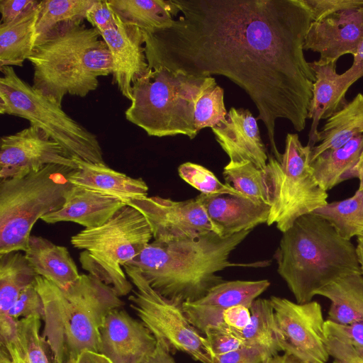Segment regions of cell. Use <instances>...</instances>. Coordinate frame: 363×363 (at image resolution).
I'll return each instance as SVG.
<instances>
[{"label": "cell", "mask_w": 363, "mask_h": 363, "mask_svg": "<svg viewBox=\"0 0 363 363\" xmlns=\"http://www.w3.org/2000/svg\"><path fill=\"white\" fill-rule=\"evenodd\" d=\"M277 332L281 352L302 363H326L329 359L321 306L272 296Z\"/></svg>", "instance_id": "cell-12"}, {"label": "cell", "mask_w": 363, "mask_h": 363, "mask_svg": "<svg viewBox=\"0 0 363 363\" xmlns=\"http://www.w3.org/2000/svg\"><path fill=\"white\" fill-rule=\"evenodd\" d=\"M357 237L358 244L363 247V224Z\"/></svg>", "instance_id": "cell-53"}, {"label": "cell", "mask_w": 363, "mask_h": 363, "mask_svg": "<svg viewBox=\"0 0 363 363\" xmlns=\"http://www.w3.org/2000/svg\"><path fill=\"white\" fill-rule=\"evenodd\" d=\"M123 268L135 287L128 297L130 306L157 341L172 354L182 352L201 363H213L206 337L189 322L182 303L155 291L138 268L130 264Z\"/></svg>", "instance_id": "cell-11"}, {"label": "cell", "mask_w": 363, "mask_h": 363, "mask_svg": "<svg viewBox=\"0 0 363 363\" xmlns=\"http://www.w3.org/2000/svg\"><path fill=\"white\" fill-rule=\"evenodd\" d=\"M265 363H302L294 357L286 353L277 354L269 358Z\"/></svg>", "instance_id": "cell-51"}, {"label": "cell", "mask_w": 363, "mask_h": 363, "mask_svg": "<svg viewBox=\"0 0 363 363\" xmlns=\"http://www.w3.org/2000/svg\"><path fill=\"white\" fill-rule=\"evenodd\" d=\"M25 255L37 275L61 289L69 287L80 277L68 250L43 237L30 236Z\"/></svg>", "instance_id": "cell-24"}, {"label": "cell", "mask_w": 363, "mask_h": 363, "mask_svg": "<svg viewBox=\"0 0 363 363\" xmlns=\"http://www.w3.org/2000/svg\"><path fill=\"white\" fill-rule=\"evenodd\" d=\"M357 252L358 255V258H359L361 269H362V274H363V247L361 245L357 244Z\"/></svg>", "instance_id": "cell-52"}, {"label": "cell", "mask_w": 363, "mask_h": 363, "mask_svg": "<svg viewBox=\"0 0 363 363\" xmlns=\"http://www.w3.org/2000/svg\"><path fill=\"white\" fill-rule=\"evenodd\" d=\"M312 13L313 21L335 13L363 7V0H303Z\"/></svg>", "instance_id": "cell-41"}, {"label": "cell", "mask_w": 363, "mask_h": 363, "mask_svg": "<svg viewBox=\"0 0 363 363\" xmlns=\"http://www.w3.org/2000/svg\"><path fill=\"white\" fill-rule=\"evenodd\" d=\"M0 113L18 116L43 130L72 159L105 163L96 135L70 117L59 105L22 79L13 67L0 68Z\"/></svg>", "instance_id": "cell-9"}, {"label": "cell", "mask_w": 363, "mask_h": 363, "mask_svg": "<svg viewBox=\"0 0 363 363\" xmlns=\"http://www.w3.org/2000/svg\"><path fill=\"white\" fill-rule=\"evenodd\" d=\"M363 148V133L357 135L341 147L328 150L311 162L313 176L325 191L348 179Z\"/></svg>", "instance_id": "cell-29"}, {"label": "cell", "mask_w": 363, "mask_h": 363, "mask_svg": "<svg viewBox=\"0 0 363 363\" xmlns=\"http://www.w3.org/2000/svg\"><path fill=\"white\" fill-rule=\"evenodd\" d=\"M101 354L112 363H143L153 353L157 340L140 320L121 308L112 310L100 330Z\"/></svg>", "instance_id": "cell-16"}, {"label": "cell", "mask_w": 363, "mask_h": 363, "mask_svg": "<svg viewBox=\"0 0 363 363\" xmlns=\"http://www.w3.org/2000/svg\"><path fill=\"white\" fill-rule=\"evenodd\" d=\"M178 173L184 181L201 194H229L247 198L231 186L222 183L211 171L202 165L190 162H184L178 167Z\"/></svg>", "instance_id": "cell-37"}, {"label": "cell", "mask_w": 363, "mask_h": 363, "mask_svg": "<svg viewBox=\"0 0 363 363\" xmlns=\"http://www.w3.org/2000/svg\"><path fill=\"white\" fill-rule=\"evenodd\" d=\"M331 303L327 320L348 325L363 321V274L354 272L342 277L315 293Z\"/></svg>", "instance_id": "cell-25"}, {"label": "cell", "mask_w": 363, "mask_h": 363, "mask_svg": "<svg viewBox=\"0 0 363 363\" xmlns=\"http://www.w3.org/2000/svg\"><path fill=\"white\" fill-rule=\"evenodd\" d=\"M353 57L352 66L343 72L345 78L352 84L363 77V41Z\"/></svg>", "instance_id": "cell-47"}, {"label": "cell", "mask_w": 363, "mask_h": 363, "mask_svg": "<svg viewBox=\"0 0 363 363\" xmlns=\"http://www.w3.org/2000/svg\"><path fill=\"white\" fill-rule=\"evenodd\" d=\"M152 238L144 216L125 205L104 224L85 228L70 241L74 247L83 250L79 254L82 269L121 297L133 290L123 267L135 258Z\"/></svg>", "instance_id": "cell-8"}, {"label": "cell", "mask_w": 363, "mask_h": 363, "mask_svg": "<svg viewBox=\"0 0 363 363\" xmlns=\"http://www.w3.org/2000/svg\"><path fill=\"white\" fill-rule=\"evenodd\" d=\"M116 17V24L100 35L111 55L113 82L122 95L131 101L133 83L148 70L144 32Z\"/></svg>", "instance_id": "cell-17"}, {"label": "cell", "mask_w": 363, "mask_h": 363, "mask_svg": "<svg viewBox=\"0 0 363 363\" xmlns=\"http://www.w3.org/2000/svg\"><path fill=\"white\" fill-rule=\"evenodd\" d=\"M42 318L17 320L15 331L0 338V363H54L52 350L40 334Z\"/></svg>", "instance_id": "cell-23"}, {"label": "cell", "mask_w": 363, "mask_h": 363, "mask_svg": "<svg viewBox=\"0 0 363 363\" xmlns=\"http://www.w3.org/2000/svg\"><path fill=\"white\" fill-rule=\"evenodd\" d=\"M143 363H176V362L172 354L162 344L157 342L155 351Z\"/></svg>", "instance_id": "cell-48"}, {"label": "cell", "mask_w": 363, "mask_h": 363, "mask_svg": "<svg viewBox=\"0 0 363 363\" xmlns=\"http://www.w3.org/2000/svg\"><path fill=\"white\" fill-rule=\"evenodd\" d=\"M203 335L208 340L213 357L244 347L242 341L229 328H208Z\"/></svg>", "instance_id": "cell-40"}, {"label": "cell", "mask_w": 363, "mask_h": 363, "mask_svg": "<svg viewBox=\"0 0 363 363\" xmlns=\"http://www.w3.org/2000/svg\"><path fill=\"white\" fill-rule=\"evenodd\" d=\"M125 205L116 199L74 185L62 207L40 219L46 223L69 221L92 228L104 224Z\"/></svg>", "instance_id": "cell-22"}, {"label": "cell", "mask_w": 363, "mask_h": 363, "mask_svg": "<svg viewBox=\"0 0 363 363\" xmlns=\"http://www.w3.org/2000/svg\"><path fill=\"white\" fill-rule=\"evenodd\" d=\"M274 258L298 303L311 301L318 290L342 277L362 274L357 247L314 213L282 233Z\"/></svg>", "instance_id": "cell-4"}, {"label": "cell", "mask_w": 363, "mask_h": 363, "mask_svg": "<svg viewBox=\"0 0 363 363\" xmlns=\"http://www.w3.org/2000/svg\"><path fill=\"white\" fill-rule=\"evenodd\" d=\"M28 60L33 88L61 106L66 94L85 97L98 88L99 77L113 72L111 55L100 33L84 23L36 44Z\"/></svg>", "instance_id": "cell-5"}, {"label": "cell", "mask_w": 363, "mask_h": 363, "mask_svg": "<svg viewBox=\"0 0 363 363\" xmlns=\"http://www.w3.org/2000/svg\"><path fill=\"white\" fill-rule=\"evenodd\" d=\"M124 23L152 33L170 27L177 17L172 0H107Z\"/></svg>", "instance_id": "cell-27"}, {"label": "cell", "mask_w": 363, "mask_h": 363, "mask_svg": "<svg viewBox=\"0 0 363 363\" xmlns=\"http://www.w3.org/2000/svg\"><path fill=\"white\" fill-rule=\"evenodd\" d=\"M325 333L328 352L333 359V363H363V350L341 336Z\"/></svg>", "instance_id": "cell-39"}, {"label": "cell", "mask_w": 363, "mask_h": 363, "mask_svg": "<svg viewBox=\"0 0 363 363\" xmlns=\"http://www.w3.org/2000/svg\"><path fill=\"white\" fill-rule=\"evenodd\" d=\"M251 313L249 308L235 306L224 310L223 323L227 328L242 330L250 323Z\"/></svg>", "instance_id": "cell-46"}, {"label": "cell", "mask_w": 363, "mask_h": 363, "mask_svg": "<svg viewBox=\"0 0 363 363\" xmlns=\"http://www.w3.org/2000/svg\"><path fill=\"white\" fill-rule=\"evenodd\" d=\"M230 162L250 161L264 169L268 155L257 119L248 109L231 108L225 119L211 128Z\"/></svg>", "instance_id": "cell-18"}, {"label": "cell", "mask_w": 363, "mask_h": 363, "mask_svg": "<svg viewBox=\"0 0 363 363\" xmlns=\"http://www.w3.org/2000/svg\"><path fill=\"white\" fill-rule=\"evenodd\" d=\"M251 231L223 238L211 232L169 242H150L128 264L139 269L162 296L179 303L194 302L224 280L217 273L227 267L254 266L231 262L230 255Z\"/></svg>", "instance_id": "cell-2"}, {"label": "cell", "mask_w": 363, "mask_h": 363, "mask_svg": "<svg viewBox=\"0 0 363 363\" xmlns=\"http://www.w3.org/2000/svg\"><path fill=\"white\" fill-rule=\"evenodd\" d=\"M363 133V94L359 93L342 109L327 119L319 130V143L311 148V162L328 150L341 147Z\"/></svg>", "instance_id": "cell-26"}, {"label": "cell", "mask_w": 363, "mask_h": 363, "mask_svg": "<svg viewBox=\"0 0 363 363\" xmlns=\"http://www.w3.org/2000/svg\"><path fill=\"white\" fill-rule=\"evenodd\" d=\"M78 167L69 177L74 186L114 198L127 204L147 197L148 186L142 178H133L116 171L106 163L73 159Z\"/></svg>", "instance_id": "cell-20"}, {"label": "cell", "mask_w": 363, "mask_h": 363, "mask_svg": "<svg viewBox=\"0 0 363 363\" xmlns=\"http://www.w3.org/2000/svg\"><path fill=\"white\" fill-rule=\"evenodd\" d=\"M269 286L270 282L267 279L223 281L212 287L203 297L194 302L220 310L235 306L250 308L254 301Z\"/></svg>", "instance_id": "cell-33"}, {"label": "cell", "mask_w": 363, "mask_h": 363, "mask_svg": "<svg viewBox=\"0 0 363 363\" xmlns=\"http://www.w3.org/2000/svg\"><path fill=\"white\" fill-rule=\"evenodd\" d=\"M207 77H198L160 67L149 69L132 86L125 118L150 136L198 135L194 108Z\"/></svg>", "instance_id": "cell-6"}, {"label": "cell", "mask_w": 363, "mask_h": 363, "mask_svg": "<svg viewBox=\"0 0 363 363\" xmlns=\"http://www.w3.org/2000/svg\"><path fill=\"white\" fill-rule=\"evenodd\" d=\"M227 113L223 89L213 77H207L194 108V124L197 132L205 128L216 126L225 118Z\"/></svg>", "instance_id": "cell-36"}, {"label": "cell", "mask_w": 363, "mask_h": 363, "mask_svg": "<svg viewBox=\"0 0 363 363\" xmlns=\"http://www.w3.org/2000/svg\"><path fill=\"white\" fill-rule=\"evenodd\" d=\"M76 169L50 164L38 171L0 181V255L26 252L30 231L43 216L62 207Z\"/></svg>", "instance_id": "cell-7"}, {"label": "cell", "mask_w": 363, "mask_h": 363, "mask_svg": "<svg viewBox=\"0 0 363 363\" xmlns=\"http://www.w3.org/2000/svg\"><path fill=\"white\" fill-rule=\"evenodd\" d=\"M268 359L259 350L244 346L225 354L214 355L213 363H265Z\"/></svg>", "instance_id": "cell-44"}, {"label": "cell", "mask_w": 363, "mask_h": 363, "mask_svg": "<svg viewBox=\"0 0 363 363\" xmlns=\"http://www.w3.org/2000/svg\"><path fill=\"white\" fill-rule=\"evenodd\" d=\"M129 205L147 221L155 241L169 242L211 232L219 235L201 203L195 198L174 201L160 196L132 200Z\"/></svg>", "instance_id": "cell-13"}, {"label": "cell", "mask_w": 363, "mask_h": 363, "mask_svg": "<svg viewBox=\"0 0 363 363\" xmlns=\"http://www.w3.org/2000/svg\"><path fill=\"white\" fill-rule=\"evenodd\" d=\"M8 315L16 320L31 315H38L43 319V303L34 282L21 293Z\"/></svg>", "instance_id": "cell-38"}, {"label": "cell", "mask_w": 363, "mask_h": 363, "mask_svg": "<svg viewBox=\"0 0 363 363\" xmlns=\"http://www.w3.org/2000/svg\"><path fill=\"white\" fill-rule=\"evenodd\" d=\"M196 199L206 210L219 235L230 237L242 231H251L267 223L270 206L252 199L229 195L200 194Z\"/></svg>", "instance_id": "cell-19"}, {"label": "cell", "mask_w": 363, "mask_h": 363, "mask_svg": "<svg viewBox=\"0 0 363 363\" xmlns=\"http://www.w3.org/2000/svg\"><path fill=\"white\" fill-rule=\"evenodd\" d=\"M96 0L41 1L36 25V44L67 27L83 23Z\"/></svg>", "instance_id": "cell-32"}, {"label": "cell", "mask_w": 363, "mask_h": 363, "mask_svg": "<svg viewBox=\"0 0 363 363\" xmlns=\"http://www.w3.org/2000/svg\"><path fill=\"white\" fill-rule=\"evenodd\" d=\"M363 41V7L347 9L313 21L304 50L320 54L319 64L335 62L344 55H354Z\"/></svg>", "instance_id": "cell-15"}, {"label": "cell", "mask_w": 363, "mask_h": 363, "mask_svg": "<svg viewBox=\"0 0 363 363\" xmlns=\"http://www.w3.org/2000/svg\"><path fill=\"white\" fill-rule=\"evenodd\" d=\"M37 276L22 251L0 255V320L10 318V309Z\"/></svg>", "instance_id": "cell-31"}, {"label": "cell", "mask_w": 363, "mask_h": 363, "mask_svg": "<svg viewBox=\"0 0 363 363\" xmlns=\"http://www.w3.org/2000/svg\"><path fill=\"white\" fill-rule=\"evenodd\" d=\"M39 6L13 22L1 23L0 68L6 66L22 67L25 60H28L33 53L37 41L36 25Z\"/></svg>", "instance_id": "cell-28"}, {"label": "cell", "mask_w": 363, "mask_h": 363, "mask_svg": "<svg viewBox=\"0 0 363 363\" xmlns=\"http://www.w3.org/2000/svg\"><path fill=\"white\" fill-rule=\"evenodd\" d=\"M223 176L225 184L245 197L257 203L270 206L269 189L264 169L250 161L230 162L224 167Z\"/></svg>", "instance_id": "cell-35"}, {"label": "cell", "mask_w": 363, "mask_h": 363, "mask_svg": "<svg viewBox=\"0 0 363 363\" xmlns=\"http://www.w3.org/2000/svg\"><path fill=\"white\" fill-rule=\"evenodd\" d=\"M311 147L296 133H288L280 160L269 156L264 169L270 210L267 224L284 233L301 216L328 202V193L315 180L311 167Z\"/></svg>", "instance_id": "cell-10"}, {"label": "cell", "mask_w": 363, "mask_h": 363, "mask_svg": "<svg viewBox=\"0 0 363 363\" xmlns=\"http://www.w3.org/2000/svg\"><path fill=\"white\" fill-rule=\"evenodd\" d=\"M86 19L99 33L116 24V17L107 0H96L88 10Z\"/></svg>", "instance_id": "cell-42"}, {"label": "cell", "mask_w": 363, "mask_h": 363, "mask_svg": "<svg viewBox=\"0 0 363 363\" xmlns=\"http://www.w3.org/2000/svg\"><path fill=\"white\" fill-rule=\"evenodd\" d=\"M251 318L242 330H231L244 346L259 350L267 359L281 351L277 332L274 308L270 299L257 298L250 308Z\"/></svg>", "instance_id": "cell-30"}, {"label": "cell", "mask_w": 363, "mask_h": 363, "mask_svg": "<svg viewBox=\"0 0 363 363\" xmlns=\"http://www.w3.org/2000/svg\"><path fill=\"white\" fill-rule=\"evenodd\" d=\"M67 363H112V362L101 353L86 351Z\"/></svg>", "instance_id": "cell-49"}, {"label": "cell", "mask_w": 363, "mask_h": 363, "mask_svg": "<svg viewBox=\"0 0 363 363\" xmlns=\"http://www.w3.org/2000/svg\"><path fill=\"white\" fill-rule=\"evenodd\" d=\"M34 285L43 303L42 335L54 363H67L86 351L100 353L105 318L124 305L113 289L89 274H80L66 289L39 275Z\"/></svg>", "instance_id": "cell-3"}, {"label": "cell", "mask_w": 363, "mask_h": 363, "mask_svg": "<svg viewBox=\"0 0 363 363\" xmlns=\"http://www.w3.org/2000/svg\"><path fill=\"white\" fill-rule=\"evenodd\" d=\"M50 164L78 167L66 150L38 127L30 125L1 138V179L38 171Z\"/></svg>", "instance_id": "cell-14"}, {"label": "cell", "mask_w": 363, "mask_h": 363, "mask_svg": "<svg viewBox=\"0 0 363 363\" xmlns=\"http://www.w3.org/2000/svg\"><path fill=\"white\" fill-rule=\"evenodd\" d=\"M347 178L348 179L351 178L359 179V186L358 190H363V148L357 164L350 172Z\"/></svg>", "instance_id": "cell-50"}, {"label": "cell", "mask_w": 363, "mask_h": 363, "mask_svg": "<svg viewBox=\"0 0 363 363\" xmlns=\"http://www.w3.org/2000/svg\"><path fill=\"white\" fill-rule=\"evenodd\" d=\"M310 65L315 76L308 112L311 125L307 145L312 148L319 143L318 127L320 121L329 118L347 104L345 96L352 84L343 74L337 72L335 62L319 64L313 61Z\"/></svg>", "instance_id": "cell-21"}, {"label": "cell", "mask_w": 363, "mask_h": 363, "mask_svg": "<svg viewBox=\"0 0 363 363\" xmlns=\"http://www.w3.org/2000/svg\"><path fill=\"white\" fill-rule=\"evenodd\" d=\"M41 1L37 0H1V23L13 22L35 10Z\"/></svg>", "instance_id": "cell-43"}, {"label": "cell", "mask_w": 363, "mask_h": 363, "mask_svg": "<svg viewBox=\"0 0 363 363\" xmlns=\"http://www.w3.org/2000/svg\"><path fill=\"white\" fill-rule=\"evenodd\" d=\"M324 328L325 333L341 336L354 347L363 350V321L341 325L325 320Z\"/></svg>", "instance_id": "cell-45"}, {"label": "cell", "mask_w": 363, "mask_h": 363, "mask_svg": "<svg viewBox=\"0 0 363 363\" xmlns=\"http://www.w3.org/2000/svg\"><path fill=\"white\" fill-rule=\"evenodd\" d=\"M313 213L328 220L341 237L350 240L363 224V190L345 200L328 203Z\"/></svg>", "instance_id": "cell-34"}, {"label": "cell", "mask_w": 363, "mask_h": 363, "mask_svg": "<svg viewBox=\"0 0 363 363\" xmlns=\"http://www.w3.org/2000/svg\"><path fill=\"white\" fill-rule=\"evenodd\" d=\"M172 25L144 32L148 68L222 75L242 88L274 157L277 119L304 130L315 76L303 52L312 13L303 0H172Z\"/></svg>", "instance_id": "cell-1"}]
</instances>
